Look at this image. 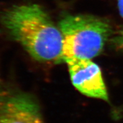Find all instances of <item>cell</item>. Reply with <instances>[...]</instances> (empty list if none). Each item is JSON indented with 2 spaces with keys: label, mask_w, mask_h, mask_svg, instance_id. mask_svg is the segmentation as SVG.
<instances>
[{
  "label": "cell",
  "mask_w": 123,
  "mask_h": 123,
  "mask_svg": "<svg viewBox=\"0 0 123 123\" xmlns=\"http://www.w3.org/2000/svg\"><path fill=\"white\" fill-rule=\"evenodd\" d=\"M1 19L10 36L37 61L63 62L61 30L38 5L13 6Z\"/></svg>",
  "instance_id": "cell-1"
},
{
  "label": "cell",
  "mask_w": 123,
  "mask_h": 123,
  "mask_svg": "<svg viewBox=\"0 0 123 123\" xmlns=\"http://www.w3.org/2000/svg\"><path fill=\"white\" fill-rule=\"evenodd\" d=\"M63 62L71 58L91 59L101 53L112 30L105 18L88 14L69 15L60 21Z\"/></svg>",
  "instance_id": "cell-2"
},
{
  "label": "cell",
  "mask_w": 123,
  "mask_h": 123,
  "mask_svg": "<svg viewBox=\"0 0 123 123\" xmlns=\"http://www.w3.org/2000/svg\"><path fill=\"white\" fill-rule=\"evenodd\" d=\"M0 123H45L34 97L0 80Z\"/></svg>",
  "instance_id": "cell-3"
},
{
  "label": "cell",
  "mask_w": 123,
  "mask_h": 123,
  "mask_svg": "<svg viewBox=\"0 0 123 123\" xmlns=\"http://www.w3.org/2000/svg\"><path fill=\"white\" fill-rule=\"evenodd\" d=\"M64 62L68 66L74 86L90 98L108 101L107 91L100 68L91 59L71 58Z\"/></svg>",
  "instance_id": "cell-4"
},
{
  "label": "cell",
  "mask_w": 123,
  "mask_h": 123,
  "mask_svg": "<svg viewBox=\"0 0 123 123\" xmlns=\"http://www.w3.org/2000/svg\"><path fill=\"white\" fill-rule=\"evenodd\" d=\"M111 45L116 50H123V28L111 38Z\"/></svg>",
  "instance_id": "cell-5"
},
{
  "label": "cell",
  "mask_w": 123,
  "mask_h": 123,
  "mask_svg": "<svg viewBox=\"0 0 123 123\" xmlns=\"http://www.w3.org/2000/svg\"><path fill=\"white\" fill-rule=\"evenodd\" d=\"M117 6L120 15L123 18V0H117Z\"/></svg>",
  "instance_id": "cell-6"
}]
</instances>
